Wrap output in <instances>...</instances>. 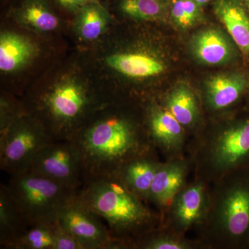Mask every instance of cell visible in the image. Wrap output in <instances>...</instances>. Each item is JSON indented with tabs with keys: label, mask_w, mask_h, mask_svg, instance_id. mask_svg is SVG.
<instances>
[{
	"label": "cell",
	"mask_w": 249,
	"mask_h": 249,
	"mask_svg": "<svg viewBox=\"0 0 249 249\" xmlns=\"http://www.w3.org/2000/svg\"><path fill=\"white\" fill-rule=\"evenodd\" d=\"M70 141L81 159L84 181L115 174L129 160L157 152L145 123L119 113L89 118Z\"/></svg>",
	"instance_id": "cell-1"
},
{
	"label": "cell",
	"mask_w": 249,
	"mask_h": 249,
	"mask_svg": "<svg viewBox=\"0 0 249 249\" xmlns=\"http://www.w3.org/2000/svg\"><path fill=\"white\" fill-rule=\"evenodd\" d=\"M78 196L104 221L111 237L134 249L136 242L160 228L162 215L131 191L115 174L86 180Z\"/></svg>",
	"instance_id": "cell-2"
},
{
	"label": "cell",
	"mask_w": 249,
	"mask_h": 249,
	"mask_svg": "<svg viewBox=\"0 0 249 249\" xmlns=\"http://www.w3.org/2000/svg\"><path fill=\"white\" fill-rule=\"evenodd\" d=\"M203 249H246L249 242V168L211 183V203L196 229Z\"/></svg>",
	"instance_id": "cell-3"
},
{
	"label": "cell",
	"mask_w": 249,
	"mask_h": 249,
	"mask_svg": "<svg viewBox=\"0 0 249 249\" xmlns=\"http://www.w3.org/2000/svg\"><path fill=\"white\" fill-rule=\"evenodd\" d=\"M188 140L186 152L194 178L210 183L249 168V116Z\"/></svg>",
	"instance_id": "cell-4"
},
{
	"label": "cell",
	"mask_w": 249,
	"mask_h": 249,
	"mask_svg": "<svg viewBox=\"0 0 249 249\" xmlns=\"http://www.w3.org/2000/svg\"><path fill=\"white\" fill-rule=\"evenodd\" d=\"M6 186L29 227L58 222L62 210L79 191L31 170L11 175Z\"/></svg>",
	"instance_id": "cell-5"
},
{
	"label": "cell",
	"mask_w": 249,
	"mask_h": 249,
	"mask_svg": "<svg viewBox=\"0 0 249 249\" xmlns=\"http://www.w3.org/2000/svg\"><path fill=\"white\" fill-rule=\"evenodd\" d=\"M53 139L34 116L23 115L0 133V168L10 175L26 171Z\"/></svg>",
	"instance_id": "cell-6"
},
{
	"label": "cell",
	"mask_w": 249,
	"mask_h": 249,
	"mask_svg": "<svg viewBox=\"0 0 249 249\" xmlns=\"http://www.w3.org/2000/svg\"><path fill=\"white\" fill-rule=\"evenodd\" d=\"M211 191V183L194 178L178 191L162 214L161 227L181 235L196 230L209 211Z\"/></svg>",
	"instance_id": "cell-7"
},
{
	"label": "cell",
	"mask_w": 249,
	"mask_h": 249,
	"mask_svg": "<svg viewBox=\"0 0 249 249\" xmlns=\"http://www.w3.org/2000/svg\"><path fill=\"white\" fill-rule=\"evenodd\" d=\"M29 170L73 189L79 190L84 182L81 159L70 140L49 142L37 154Z\"/></svg>",
	"instance_id": "cell-8"
},
{
	"label": "cell",
	"mask_w": 249,
	"mask_h": 249,
	"mask_svg": "<svg viewBox=\"0 0 249 249\" xmlns=\"http://www.w3.org/2000/svg\"><path fill=\"white\" fill-rule=\"evenodd\" d=\"M58 221L83 249H111L114 238L107 226L82 202L78 195L64 208Z\"/></svg>",
	"instance_id": "cell-9"
},
{
	"label": "cell",
	"mask_w": 249,
	"mask_h": 249,
	"mask_svg": "<svg viewBox=\"0 0 249 249\" xmlns=\"http://www.w3.org/2000/svg\"><path fill=\"white\" fill-rule=\"evenodd\" d=\"M145 124L152 143L166 160L186 157V130L164 106L157 103L149 105L145 110Z\"/></svg>",
	"instance_id": "cell-10"
},
{
	"label": "cell",
	"mask_w": 249,
	"mask_h": 249,
	"mask_svg": "<svg viewBox=\"0 0 249 249\" xmlns=\"http://www.w3.org/2000/svg\"><path fill=\"white\" fill-rule=\"evenodd\" d=\"M191 169L186 157L160 163L152 181L147 202L155 205L161 215L178 191L188 183L187 178Z\"/></svg>",
	"instance_id": "cell-11"
},
{
	"label": "cell",
	"mask_w": 249,
	"mask_h": 249,
	"mask_svg": "<svg viewBox=\"0 0 249 249\" xmlns=\"http://www.w3.org/2000/svg\"><path fill=\"white\" fill-rule=\"evenodd\" d=\"M190 50L197 61L206 65L228 63L235 55V49L229 36L220 29L208 27L191 37Z\"/></svg>",
	"instance_id": "cell-12"
},
{
	"label": "cell",
	"mask_w": 249,
	"mask_h": 249,
	"mask_svg": "<svg viewBox=\"0 0 249 249\" xmlns=\"http://www.w3.org/2000/svg\"><path fill=\"white\" fill-rule=\"evenodd\" d=\"M248 80L240 72L214 75L205 84L204 98L210 110L217 112L231 107L245 94Z\"/></svg>",
	"instance_id": "cell-13"
},
{
	"label": "cell",
	"mask_w": 249,
	"mask_h": 249,
	"mask_svg": "<svg viewBox=\"0 0 249 249\" xmlns=\"http://www.w3.org/2000/svg\"><path fill=\"white\" fill-rule=\"evenodd\" d=\"M160 163L157 153L141 156L124 163L115 175L131 191L147 202L152 181Z\"/></svg>",
	"instance_id": "cell-14"
},
{
	"label": "cell",
	"mask_w": 249,
	"mask_h": 249,
	"mask_svg": "<svg viewBox=\"0 0 249 249\" xmlns=\"http://www.w3.org/2000/svg\"><path fill=\"white\" fill-rule=\"evenodd\" d=\"M214 11L234 43L249 57V16L243 4L240 0H217Z\"/></svg>",
	"instance_id": "cell-15"
},
{
	"label": "cell",
	"mask_w": 249,
	"mask_h": 249,
	"mask_svg": "<svg viewBox=\"0 0 249 249\" xmlns=\"http://www.w3.org/2000/svg\"><path fill=\"white\" fill-rule=\"evenodd\" d=\"M113 70L131 78H148L160 76L166 70L164 62L153 55L140 52L116 53L106 60Z\"/></svg>",
	"instance_id": "cell-16"
},
{
	"label": "cell",
	"mask_w": 249,
	"mask_h": 249,
	"mask_svg": "<svg viewBox=\"0 0 249 249\" xmlns=\"http://www.w3.org/2000/svg\"><path fill=\"white\" fill-rule=\"evenodd\" d=\"M163 101L162 106L176 118L186 132L196 129L200 121V107L196 93L188 85H176Z\"/></svg>",
	"instance_id": "cell-17"
},
{
	"label": "cell",
	"mask_w": 249,
	"mask_h": 249,
	"mask_svg": "<svg viewBox=\"0 0 249 249\" xmlns=\"http://www.w3.org/2000/svg\"><path fill=\"white\" fill-rule=\"evenodd\" d=\"M29 226L10 195L6 185L0 187V248L11 249Z\"/></svg>",
	"instance_id": "cell-18"
},
{
	"label": "cell",
	"mask_w": 249,
	"mask_h": 249,
	"mask_svg": "<svg viewBox=\"0 0 249 249\" xmlns=\"http://www.w3.org/2000/svg\"><path fill=\"white\" fill-rule=\"evenodd\" d=\"M36 53L35 46L24 36L11 32L0 36V70L12 72L24 67Z\"/></svg>",
	"instance_id": "cell-19"
},
{
	"label": "cell",
	"mask_w": 249,
	"mask_h": 249,
	"mask_svg": "<svg viewBox=\"0 0 249 249\" xmlns=\"http://www.w3.org/2000/svg\"><path fill=\"white\" fill-rule=\"evenodd\" d=\"M202 249L196 239L178 235L160 226L136 242L134 249Z\"/></svg>",
	"instance_id": "cell-20"
},
{
	"label": "cell",
	"mask_w": 249,
	"mask_h": 249,
	"mask_svg": "<svg viewBox=\"0 0 249 249\" xmlns=\"http://www.w3.org/2000/svg\"><path fill=\"white\" fill-rule=\"evenodd\" d=\"M108 19L104 9L91 1L80 8L76 23L77 31L83 40H96L107 29Z\"/></svg>",
	"instance_id": "cell-21"
},
{
	"label": "cell",
	"mask_w": 249,
	"mask_h": 249,
	"mask_svg": "<svg viewBox=\"0 0 249 249\" xmlns=\"http://www.w3.org/2000/svg\"><path fill=\"white\" fill-rule=\"evenodd\" d=\"M19 21L24 25L40 32H49L56 29L58 18L41 0H29L18 13Z\"/></svg>",
	"instance_id": "cell-22"
},
{
	"label": "cell",
	"mask_w": 249,
	"mask_h": 249,
	"mask_svg": "<svg viewBox=\"0 0 249 249\" xmlns=\"http://www.w3.org/2000/svg\"><path fill=\"white\" fill-rule=\"evenodd\" d=\"M55 224H37L30 226L11 249H54Z\"/></svg>",
	"instance_id": "cell-23"
},
{
	"label": "cell",
	"mask_w": 249,
	"mask_h": 249,
	"mask_svg": "<svg viewBox=\"0 0 249 249\" xmlns=\"http://www.w3.org/2000/svg\"><path fill=\"white\" fill-rule=\"evenodd\" d=\"M120 9L129 17L147 21L160 19L166 11L160 0H121Z\"/></svg>",
	"instance_id": "cell-24"
},
{
	"label": "cell",
	"mask_w": 249,
	"mask_h": 249,
	"mask_svg": "<svg viewBox=\"0 0 249 249\" xmlns=\"http://www.w3.org/2000/svg\"><path fill=\"white\" fill-rule=\"evenodd\" d=\"M171 17L178 27L191 29L204 19L202 6L194 0H175L172 6Z\"/></svg>",
	"instance_id": "cell-25"
},
{
	"label": "cell",
	"mask_w": 249,
	"mask_h": 249,
	"mask_svg": "<svg viewBox=\"0 0 249 249\" xmlns=\"http://www.w3.org/2000/svg\"><path fill=\"white\" fill-rule=\"evenodd\" d=\"M54 249H83L78 241L60 225L58 221L55 226Z\"/></svg>",
	"instance_id": "cell-26"
},
{
	"label": "cell",
	"mask_w": 249,
	"mask_h": 249,
	"mask_svg": "<svg viewBox=\"0 0 249 249\" xmlns=\"http://www.w3.org/2000/svg\"><path fill=\"white\" fill-rule=\"evenodd\" d=\"M59 4H61L64 7L69 9H78L88 4V3L93 1V0H58Z\"/></svg>",
	"instance_id": "cell-27"
},
{
	"label": "cell",
	"mask_w": 249,
	"mask_h": 249,
	"mask_svg": "<svg viewBox=\"0 0 249 249\" xmlns=\"http://www.w3.org/2000/svg\"><path fill=\"white\" fill-rule=\"evenodd\" d=\"M195 1H196L198 4L200 5V6H203L204 5L207 4L208 3L211 2L213 0H194Z\"/></svg>",
	"instance_id": "cell-28"
},
{
	"label": "cell",
	"mask_w": 249,
	"mask_h": 249,
	"mask_svg": "<svg viewBox=\"0 0 249 249\" xmlns=\"http://www.w3.org/2000/svg\"><path fill=\"white\" fill-rule=\"evenodd\" d=\"M245 4L247 5V8H248L249 11V0H245Z\"/></svg>",
	"instance_id": "cell-29"
},
{
	"label": "cell",
	"mask_w": 249,
	"mask_h": 249,
	"mask_svg": "<svg viewBox=\"0 0 249 249\" xmlns=\"http://www.w3.org/2000/svg\"><path fill=\"white\" fill-rule=\"evenodd\" d=\"M249 249V242L248 245H247V249Z\"/></svg>",
	"instance_id": "cell-30"
},
{
	"label": "cell",
	"mask_w": 249,
	"mask_h": 249,
	"mask_svg": "<svg viewBox=\"0 0 249 249\" xmlns=\"http://www.w3.org/2000/svg\"><path fill=\"white\" fill-rule=\"evenodd\" d=\"M160 1H163V2H164V1H168V0H160Z\"/></svg>",
	"instance_id": "cell-31"
}]
</instances>
